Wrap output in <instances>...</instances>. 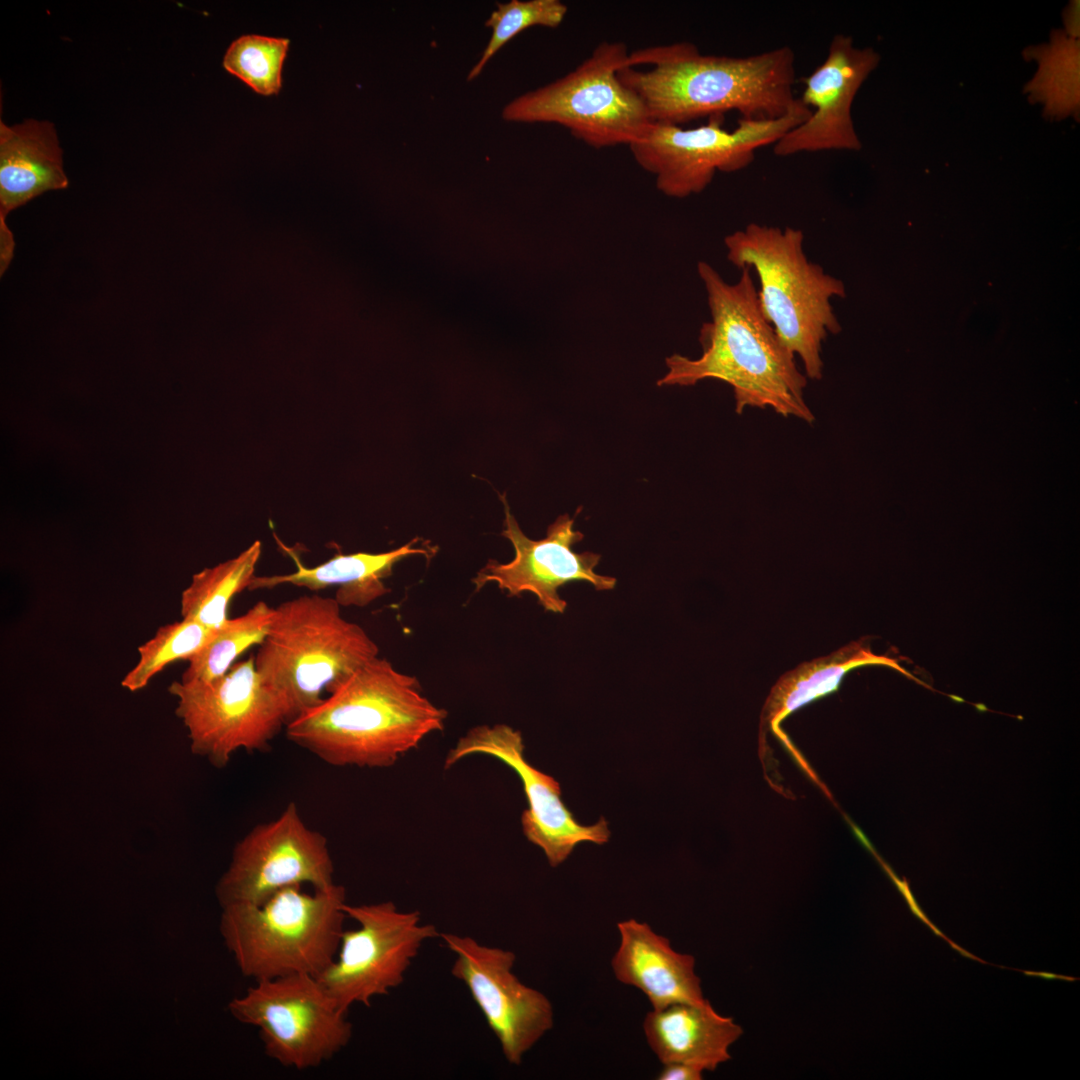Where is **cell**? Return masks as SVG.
<instances>
[{
	"label": "cell",
	"instance_id": "1",
	"mask_svg": "<svg viewBox=\"0 0 1080 1080\" xmlns=\"http://www.w3.org/2000/svg\"><path fill=\"white\" fill-rule=\"evenodd\" d=\"M750 269L743 267L739 280L729 284L710 264L698 262L711 316L699 333L702 354L667 357V372L657 385L693 386L713 378L732 387L737 414L746 407H769L812 423L815 417L804 399L807 377L765 319Z\"/></svg>",
	"mask_w": 1080,
	"mask_h": 1080
},
{
	"label": "cell",
	"instance_id": "2",
	"mask_svg": "<svg viewBox=\"0 0 1080 1080\" xmlns=\"http://www.w3.org/2000/svg\"><path fill=\"white\" fill-rule=\"evenodd\" d=\"M618 77L641 99L654 123L682 126L736 111L742 119L785 116L794 96L795 53L781 46L746 57L702 54L690 42L629 53Z\"/></svg>",
	"mask_w": 1080,
	"mask_h": 1080
},
{
	"label": "cell",
	"instance_id": "3",
	"mask_svg": "<svg viewBox=\"0 0 1080 1080\" xmlns=\"http://www.w3.org/2000/svg\"><path fill=\"white\" fill-rule=\"evenodd\" d=\"M446 717L414 676L376 657L285 730L290 741L330 765L388 767L441 731Z\"/></svg>",
	"mask_w": 1080,
	"mask_h": 1080
},
{
	"label": "cell",
	"instance_id": "4",
	"mask_svg": "<svg viewBox=\"0 0 1080 1080\" xmlns=\"http://www.w3.org/2000/svg\"><path fill=\"white\" fill-rule=\"evenodd\" d=\"M378 653L367 632L342 616L335 598L311 594L274 607L268 633L254 657L263 682L281 701L288 725Z\"/></svg>",
	"mask_w": 1080,
	"mask_h": 1080
},
{
	"label": "cell",
	"instance_id": "5",
	"mask_svg": "<svg viewBox=\"0 0 1080 1080\" xmlns=\"http://www.w3.org/2000/svg\"><path fill=\"white\" fill-rule=\"evenodd\" d=\"M803 241L800 229L750 223L727 235L724 244L729 262L756 271L765 319L782 344L801 358L805 376L820 380L822 343L828 334L841 331L830 300L845 297V286L807 259Z\"/></svg>",
	"mask_w": 1080,
	"mask_h": 1080
},
{
	"label": "cell",
	"instance_id": "6",
	"mask_svg": "<svg viewBox=\"0 0 1080 1080\" xmlns=\"http://www.w3.org/2000/svg\"><path fill=\"white\" fill-rule=\"evenodd\" d=\"M345 889L285 887L259 904L223 907L220 930L246 977L319 975L335 958L347 917Z\"/></svg>",
	"mask_w": 1080,
	"mask_h": 1080
},
{
	"label": "cell",
	"instance_id": "7",
	"mask_svg": "<svg viewBox=\"0 0 1080 1080\" xmlns=\"http://www.w3.org/2000/svg\"><path fill=\"white\" fill-rule=\"evenodd\" d=\"M628 55L624 43L599 44L567 75L510 101L503 108V119L558 124L596 149L630 146L654 122L637 94L618 77Z\"/></svg>",
	"mask_w": 1080,
	"mask_h": 1080
},
{
	"label": "cell",
	"instance_id": "8",
	"mask_svg": "<svg viewBox=\"0 0 1080 1080\" xmlns=\"http://www.w3.org/2000/svg\"><path fill=\"white\" fill-rule=\"evenodd\" d=\"M811 114L799 98L783 117L771 120L740 118L728 131L724 115L708 118L705 125L653 123L647 134L629 146L637 164L655 177L657 189L668 197L686 198L705 190L717 172L747 167L759 148L775 144Z\"/></svg>",
	"mask_w": 1080,
	"mask_h": 1080
},
{
	"label": "cell",
	"instance_id": "9",
	"mask_svg": "<svg viewBox=\"0 0 1080 1080\" xmlns=\"http://www.w3.org/2000/svg\"><path fill=\"white\" fill-rule=\"evenodd\" d=\"M175 713L191 751L222 768L241 749L262 751L287 725L285 709L256 670L254 655L209 682L174 681Z\"/></svg>",
	"mask_w": 1080,
	"mask_h": 1080
},
{
	"label": "cell",
	"instance_id": "10",
	"mask_svg": "<svg viewBox=\"0 0 1080 1080\" xmlns=\"http://www.w3.org/2000/svg\"><path fill=\"white\" fill-rule=\"evenodd\" d=\"M240 1022L259 1030L268 1057L284 1067L320 1066L345 1048L352 1025L315 976L255 981L229 1004Z\"/></svg>",
	"mask_w": 1080,
	"mask_h": 1080
},
{
	"label": "cell",
	"instance_id": "11",
	"mask_svg": "<svg viewBox=\"0 0 1080 1080\" xmlns=\"http://www.w3.org/2000/svg\"><path fill=\"white\" fill-rule=\"evenodd\" d=\"M344 911L358 927L343 931L334 960L316 978L347 1013L398 987L423 944L440 932L417 911H401L391 901L346 903Z\"/></svg>",
	"mask_w": 1080,
	"mask_h": 1080
},
{
	"label": "cell",
	"instance_id": "12",
	"mask_svg": "<svg viewBox=\"0 0 1080 1080\" xmlns=\"http://www.w3.org/2000/svg\"><path fill=\"white\" fill-rule=\"evenodd\" d=\"M303 884L331 887L334 865L326 837L309 828L290 802L277 818L255 826L236 844L216 894L222 908L259 904L285 887Z\"/></svg>",
	"mask_w": 1080,
	"mask_h": 1080
},
{
	"label": "cell",
	"instance_id": "13",
	"mask_svg": "<svg viewBox=\"0 0 1080 1080\" xmlns=\"http://www.w3.org/2000/svg\"><path fill=\"white\" fill-rule=\"evenodd\" d=\"M454 955L452 975L461 981L498 1040L505 1059L521 1064L526 1053L553 1028L554 1011L541 991L514 973L515 954L470 936L440 933Z\"/></svg>",
	"mask_w": 1080,
	"mask_h": 1080
},
{
	"label": "cell",
	"instance_id": "14",
	"mask_svg": "<svg viewBox=\"0 0 1080 1080\" xmlns=\"http://www.w3.org/2000/svg\"><path fill=\"white\" fill-rule=\"evenodd\" d=\"M500 498L505 514L502 535L513 545L515 556L508 563L488 560L472 579L475 591L495 582L509 596L529 592L546 611L563 613L567 603L558 594V589L567 583L586 581L598 591L615 587L617 580L614 577L594 571L600 554L573 550V546L584 538L583 533L573 529L574 518L567 513L560 515L549 525L545 538L532 540L521 530L505 496L500 495Z\"/></svg>",
	"mask_w": 1080,
	"mask_h": 1080
},
{
	"label": "cell",
	"instance_id": "15",
	"mask_svg": "<svg viewBox=\"0 0 1080 1080\" xmlns=\"http://www.w3.org/2000/svg\"><path fill=\"white\" fill-rule=\"evenodd\" d=\"M474 754L497 758L517 773L528 802L521 816L523 832L543 850L552 867L564 862L580 843L602 845L609 840L604 818L588 826L578 823L561 799L560 784L528 763L520 731L505 724L477 726L448 752L445 768Z\"/></svg>",
	"mask_w": 1080,
	"mask_h": 1080
},
{
	"label": "cell",
	"instance_id": "16",
	"mask_svg": "<svg viewBox=\"0 0 1080 1080\" xmlns=\"http://www.w3.org/2000/svg\"><path fill=\"white\" fill-rule=\"evenodd\" d=\"M879 62L880 55L873 48L855 47L848 35L833 36L826 58L805 78L800 99L811 114L774 144V154L784 157L801 152L860 150L852 104Z\"/></svg>",
	"mask_w": 1080,
	"mask_h": 1080
},
{
	"label": "cell",
	"instance_id": "17",
	"mask_svg": "<svg viewBox=\"0 0 1080 1080\" xmlns=\"http://www.w3.org/2000/svg\"><path fill=\"white\" fill-rule=\"evenodd\" d=\"M619 946L611 960L616 979L640 990L652 1009L671 1004L705 1005L692 955L674 950L670 941L636 919L617 923Z\"/></svg>",
	"mask_w": 1080,
	"mask_h": 1080
},
{
	"label": "cell",
	"instance_id": "18",
	"mask_svg": "<svg viewBox=\"0 0 1080 1080\" xmlns=\"http://www.w3.org/2000/svg\"><path fill=\"white\" fill-rule=\"evenodd\" d=\"M643 1031L662 1064L683 1063L703 1072L714 1071L728 1061L731 1045L743 1033L732 1018L716 1012L710 1002L652 1009L644 1018Z\"/></svg>",
	"mask_w": 1080,
	"mask_h": 1080
},
{
	"label": "cell",
	"instance_id": "19",
	"mask_svg": "<svg viewBox=\"0 0 1080 1080\" xmlns=\"http://www.w3.org/2000/svg\"><path fill=\"white\" fill-rule=\"evenodd\" d=\"M419 540L415 537L401 547L383 553L336 554L314 567L304 566L293 550L282 545L294 560L296 571L285 575L255 576L248 590L268 589L282 584L311 591L337 586L334 598L341 607L362 608L390 592L384 579L391 575L396 563L412 555H424L430 559L435 554L436 549L426 544L418 545Z\"/></svg>",
	"mask_w": 1080,
	"mask_h": 1080
},
{
	"label": "cell",
	"instance_id": "20",
	"mask_svg": "<svg viewBox=\"0 0 1080 1080\" xmlns=\"http://www.w3.org/2000/svg\"><path fill=\"white\" fill-rule=\"evenodd\" d=\"M62 149L53 123L0 122V217L51 190L66 189Z\"/></svg>",
	"mask_w": 1080,
	"mask_h": 1080
},
{
	"label": "cell",
	"instance_id": "21",
	"mask_svg": "<svg viewBox=\"0 0 1080 1080\" xmlns=\"http://www.w3.org/2000/svg\"><path fill=\"white\" fill-rule=\"evenodd\" d=\"M870 665L893 668L927 686L907 672L898 659L873 653L867 640L852 641L829 655L801 663L783 674L772 687L762 709V729H768L792 747L785 734L780 732L782 720L807 703L835 691L851 670Z\"/></svg>",
	"mask_w": 1080,
	"mask_h": 1080
},
{
	"label": "cell",
	"instance_id": "22",
	"mask_svg": "<svg viewBox=\"0 0 1080 1080\" xmlns=\"http://www.w3.org/2000/svg\"><path fill=\"white\" fill-rule=\"evenodd\" d=\"M262 552L255 541L238 556L214 567L205 568L192 577L180 597L182 619L197 622L210 630L220 628L228 619L232 598L248 589Z\"/></svg>",
	"mask_w": 1080,
	"mask_h": 1080
},
{
	"label": "cell",
	"instance_id": "23",
	"mask_svg": "<svg viewBox=\"0 0 1080 1080\" xmlns=\"http://www.w3.org/2000/svg\"><path fill=\"white\" fill-rule=\"evenodd\" d=\"M273 607L257 602L246 613L229 618L187 662L182 682H209L224 675L236 659L265 639Z\"/></svg>",
	"mask_w": 1080,
	"mask_h": 1080
},
{
	"label": "cell",
	"instance_id": "24",
	"mask_svg": "<svg viewBox=\"0 0 1080 1080\" xmlns=\"http://www.w3.org/2000/svg\"><path fill=\"white\" fill-rule=\"evenodd\" d=\"M1049 44L1037 52L1040 69L1030 83L1033 89L1029 91H1034L1031 94L1045 107L1054 93L1045 114L1060 119L1066 116L1060 93L1072 114L1079 107V39L1057 31Z\"/></svg>",
	"mask_w": 1080,
	"mask_h": 1080
},
{
	"label": "cell",
	"instance_id": "25",
	"mask_svg": "<svg viewBox=\"0 0 1080 1080\" xmlns=\"http://www.w3.org/2000/svg\"><path fill=\"white\" fill-rule=\"evenodd\" d=\"M214 631L185 619L159 627L152 638L138 647L139 659L121 685L131 692L145 688L167 665L177 660L188 661Z\"/></svg>",
	"mask_w": 1080,
	"mask_h": 1080
},
{
	"label": "cell",
	"instance_id": "26",
	"mask_svg": "<svg viewBox=\"0 0 1080 1080\" xmlns=\"http://www.w3.org/2000/svg\"><path fill=\"white\" fill-rule=\"evenodd\" d=\"M288 47L289 40L285 38L243 35L228 47L223 66L256 93L277 94Z\"/></svg>",
	"mask_w": 1080,
	"mask_h": 1080
},
{
	"label": "cell",
	"instance_id": "27",
	"mask_svg": "<svg viewBox=\"0 0 1080 1080\" xmlns=\"http://www.w3.org/2000/svg\"><path fill=\"white\" fill-rule=\"evenodd\" d=\"M567 6L559 0H511L498 3L491 13L486 27L491 37L479 60L470 70L467 80L475 79L488 61L511 39L533 26L558 27L567 13Z\"/></svg>",
	"mask_w": 1080,
	"mask_h": 1080
},
{
	"label": "cell",
	"instance_id": "28",
	"mask_svg": "<svg viewBox=\"0 0 1080 1080\" xmlns=\"http://www.w3.org/2000/svg\"><path fill=\"white\" fill-rule=\"evenodd\" d=\"M703 1071L683 1063L663 1064V1068L657 1076L659 1080H700Z\"/></svg>",
	"mask_w": 1080,
	"mask_h": 1080
},
{
	"label": "cell",
	"instance_id": "29",
	"mask_svg": "<svg viewBox=\"0 0 1080 1080\" xmlns=\"http://www.w3.org/2000/svg\"><path fill=\"white\" fill-rule=\"evenodd\" d=\"M0 237H1V274L7 269L12 257L14 249L13 234L9 230L5 218L0 217Z\"/></svg>",
	"mask_w": 1080,
	"mask_h": 1080
},
{
	"label": "cell",
	"instance_id": "30",
	"mask_svg": "<svg viewBox=\"0 0 1080 1080\" xmlns=\"http://www.w3.org/2000/svg\"><path fill=\"white\" fill-rule=\"evenodd\" d=\"M1080 5L1079 1L1071 2L1064 11V33L1073 38L1079 39L1080 31Z\"/></svg>",
	"mask_w": 1080,
	"mask_h": 1080
},
{
	"label": "cell",
	"instance_id": "31",
	"mask_svg": "<svg viewBox=\"0 0 1080 1080\" xmlns=\"http://www.w3.org/2000/svg\"><path fill=\"white\" fill-rule=\"evenodd\" d=\"M1023 973L1025 975L1038 976V977L1044 978L1046 980H1052V979H1064V980H1068V981H1074L1075 980V978H1069V977H1066V976L1052 974V973H1049V972L1023 971Z\"/></svg>",
	"mask_w": 1080,
	"mask_h": 1080
}]
</instances>
